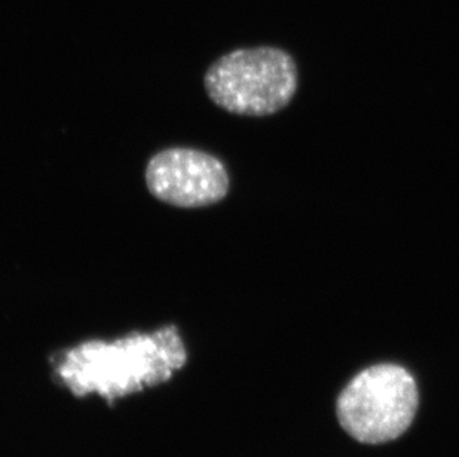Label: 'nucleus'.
Returning a JSON list of instances; mask_svg holds the SVG:
<instances>
[{"label": "nucleus", "mask_w": 459, "mask_h": 457, "mask_svg": "<svg viewBox=\"0 0 459 457\" xmlns=\"http://www.w3.org/2000/svg\"><path fill=\"white\" fill-rule=\"evenodd\" d=\"M186 358L178 327L167 325L110 341H83L61 355L56 371L74 395L117 400L164 384Z\"/></svg>", "instance_id": "nucleus-1"}, {"label": "nucleus", "mask_w": 459, "mask_h": 457, "mask_svg": "<svg viewBox=\"0 0 459 457\" xmlns=\"http://www.w3.org/2000/svg\"><path fill=\"white\" fill-rule=\"evenodd\" d=\"M204 87L212 103L239 116H269L298 90L295 60L278 47L237 49L208 67Z\"/></svg>", "instance_id": "nucleus-2"}, {"label": "nucleus", "mask_w": 459, "mask_h": 457, "mask_svg": "<svg viewBox=\"0 0 459 457\" xmlns=\"http://www.w3.org/2000/svg\"><path fill=\"white\" fill-rule=\"evenodd\" d=\"M418 386L406 368L368 366L339 395V423L364 444H382L408 431L418 410Z\"/></svg>", "instance_id": "nucleus-3"}, {"label": "nucleus", "mask_w": 459, "mask_h": 457, "mask_svg": "<svg viewBox=\"0 0 459 457\" xmlns=\"http://www.w3.org/2000/svg\"><path fill=\"white\" fill-rule=\"evenodd\" d=\"M146 185L160 203L180 208L221 203L230 190V176L216 156L173 147L156 153L146 167Z\"/></svg>", "instance_id": "nucleus-4"}]
</instances>
